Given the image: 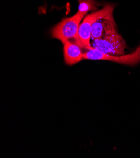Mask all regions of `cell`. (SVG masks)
Here are the masks:
<instances>
[{"label": "cell", "mask_w": 140, "mask_h": 158, "mask_svg": "<svg viewBox=\"0 0 140 158\" xmlns=\"http://www.w3.org/2000/svg\"><path fill=\"white\" fill-rule=\"evenodd\" d=\"M86 15L77 11L70 17L66 18L52 30V36L63 44L71 40L79 39V30L82 20Z\"/></svg>", "instance_id": "obj_1"}, {"label": "cell", "mask_w": 140, "mask_h": 158, "mask_svg": "<svg viewBox=\"0 0 140 158\" xmlns=\"http://www.w3.org/2000/svg\"><path fill=\"white\" fill-rule=\"evenodd\" d=\"M114 20L101 19L92 25L91 30V41L101 39L104 36L116 32Z\"/></svg>", "instance_id": "obj_6"}, {"label": "cell", "mask_w": 140, "mask_h": 158, "mask_svg": "<svg viewBox=\"0 0 140 158\" xmlns=\"http://www.w3.org/2000/svg\"><path fill=\"white\" fill-rule=\"evenodd\" d=\"M79 40H69L64 44V60L67 65H74L83 59L84 51Z\"/></svg>", "instance_id": "obj_5"}, {"label": "cell", "mask_w": 140, "mask_h": 158, "mask_svg": "<svg viewBox=\"0 0 140 158\" xmlns=\"http://www.w3.org/2000/svg\"><path fill=\"white\" fill-rule=\"evenodd\" d=\"M90 46L104 54L114 56L124 55L126 48L125 41L118 31L101 39L92 40Z\"/></svg>", "instance_id": "obj_4"}, {"label": "cell", "mask_w": 140, "mask_h": 158, "mask_svg": "<svg viewBox=\"0 0 140 158\" xmlns=\"http://www.w3.org/2000/svg\"><path fill=\"white\" fill-rule=\"evenodd\" d=\"M79 11L86 15L90 11H94L97 9L98 4L95 0H78Z\"/></svg>", "instance_id": "obj_7"}, {"label": "cell", "mask_w": 140, "mask_h": 158, "mask_svg": "<svg viewBox=\"0 0 140 158\" xmlns=\"http://www.w3.org/2000/svg\"><path fill=\"white\" fill-rule=\"evenodd\" d=\"M114 9V5L107 4L102 9L86 16L80 25L79 30V39L83 44L87 47L90 46L92 27L96 21L101 19L114 20L113 14Z\"/></svg>", "instance_id": "obj_3"}, {"label": "cell", "mask_w": 140, "mask_h": 158, "mask_svg": "<svg viewBox=\"0 0 140 158\" xmlns=\"http://www.w3.org/2000/svg\"><path fill=\"white\" fill-rule=\"evenodd\" d=\"M79 43L84 51L83 59L108 60L119 63V64L130 66H134L140 62V46L131 54L114 56L104 54L92 48L91 46L87 47L83 44L81 41H79Z\"/></svg>", "instance_id": "obj_2"}]
</instances>
